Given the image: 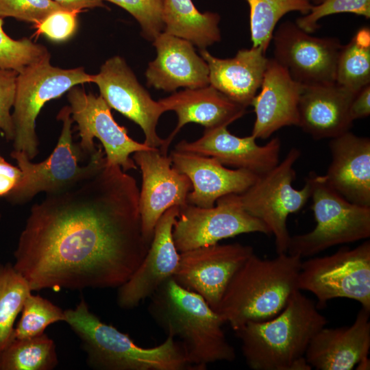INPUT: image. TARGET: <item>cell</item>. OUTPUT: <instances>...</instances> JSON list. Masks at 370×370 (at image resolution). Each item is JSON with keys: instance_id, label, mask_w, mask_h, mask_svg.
<instances>
[{"instance_id": "1", "label": "cell", "mask_w": 370, "mask_h": 370, "mask_svg": "<svg viewBox=\"0 0 370 370\" xmlns=\"http://www.w3.org/2000/svg\"><path fill=\"white\" fill-rule=\"evenodd\" d=\"M136 180L106 163L30 209L14 253L32 291L119 288L145 257Z\"/></svg>"}, {"instance_id": "2", "label": "cell", "mask_w": 370, "mask_h": 370, "mask_svg": "<svg viewBox=\"0 0 370 370\" xmlns=\"http://www.w3.org/2000/svg\"><path fill=\"white\" fill-rule=\"evenodd\" d=\"M327 319L315 303L295 291L275 317L249 321L234 330L245 362L252 370H311L305 354Z\"/></svg>"}, {"instance_id": "3", "label": "cell", "mask_w": 370, "mask_h": 370, "mask_svg": "<svg viewBox=\"0 0 370 370\" xmlns=\"http://www.w3.org/2000/svg\"><path fill=\"white\" fill-rule=\"evenodd\" d=\"M149 299L148 312L152 319L167 336L180 339L195 370L235 360V349L222 328L223 321L201 296L182 287L172 277Z\"/></svg>"}, {"instance_id": "4", "label": "cell", "mask_w": 370, "mask_h": 370, "mask_svg": "<svg viewBox=\"0 0 370 370\" xmlns=\"http://www.w3.org/2000/svg\"><path fill=\"white\" fill-rule=\"evenodd\" d=\"M301 262L288 253L272 259L254 253L231 279L215 312L234 331L247 322L275 317L298 290Z\"/></svg>"}, {"instance_id": "5", "label": "cell", "mask_w": 370, "mask_h": 370, "mask_svg": "<svg viewBox=\"0 0 370 370\" xmlns=\"http://www.w3.org/2000/svg\"><path fill=\"white\" fill-rule=\"evenodd\" d=\"M64 321L80 338L88 366L97 370H195L179 341L168 335L160 345L143 347L103 322L84 300L64 310Z\"/></svg>"}, {"instance_id": "6", "label": "cell", "mask_w": 370, "mask_h": 370, "mask_svg": "<svg viewBox=\"0 0 370 370\" xmlns=\"http://www.w3.org/2000/svg\"><path fill=\"white\" fill-rule=\"evenodd\" d=\"M57 119L62 122L61 133L55 149L47 159L34 163L22 151L11 152L22 177L17 186L6 197L10 203L23 204L39 193L52 194L64 190L87 179L106 163L102 146L98 145L90 157L79 144L73 143V121L69 106L62 108Z\"/></svg>"}, {"instance_id": "7", "label": "cell", "mask_w": 370, "mask_h": 370, "mask_svg": "<svg viewBox=\"0 0 370 370\" xmlns=\"http://www.w3.org/2000/svg\"><path fill=\"white\" fill-rule=\"evenodd\" d=\"M306 179L316 226L308 233L291 236L288 254L310 257L333 246L369 238L370 207L345 199L327 184L323 175L311 171Z\"/></svg>"}, {"instance_id": "8", "label": "cell", "mask_w": 370, "mask_h": 370, "mask_svg": "<svg viewBox=\"0 0 370 370\" xmlns=\"http://www.w3.org/2000/svg\"><path fill=\"white\" fill-rule=\"evenodd\" d=\"M92 82V75L84 68L64 69L50 64V56L27 66L18 73L14 112L12 145L32 160L38 153L36 121L44 105L71 88Z\"/></svg>"}, {"instance_id": "9", "label": "cell", "mask_w": 370, "mask_h": 370, "mask_svg": "<svg viewBox=\"0 0 370 370\" xmlns=\"http://www.w3.org/2000/svg\"><path fill=\"white\" fill-rule=\"evenodd\" d=\"M300 156L298 149L291 148L282 162L238 194L243 209L264 223L273 235L278 254L288 251L291 236L288 217L301 210L310 197V184L306 178L302 188L293 187L296 177L294 164Z\"/></svg>"}, {"instance_id": "10", "label": "cell", "mask_w": 370, "mask_h": 370, "mask_svg": "<svg viewBox=\"0 0 370 370\" xmlns=\"http://www.w3.org/2000/svg\"><path fill=\"white\" fill-rule=\"evenodd\" d=\"M297 288L313 294L319 306L333 299L347 298L370 311V241L301 262Z\"/></svg>"}, {"instance_id": "11", "label": "cell", "mask_w": 370, "mask_h": 370, "mask_svg": "<svg viewBox=\"0 0 370 370\" xmlns=\"http://www.w3.org/2000/svg\"><path fill=\"white\" fill-rule=\"evenodd\" d=\"M254 232L271 234L264 223L243 209L238 194H230L218 199L211 208L189 204L180 207L172 235L177 250L182 253Z\"/></svg>"}, {"instance_id": "12", "label": "cell", "mask_w": 370, "mask_h": 370, "mask_svg": "<svg viewBox=\"0 0 370 370\" xmlns=\"http://www.w3.org/2000/svg\"><path fill=\"white\" fill-rule=\"evenodd\" d=\"M68 92L71 118L77 123L80 137L79 145L83 152L88 156L95 152L97 147L93 139L97 138L101 143L108 164L118 165L125 172L137 169L130 155L154 147L131 138L126 128L115 121L111 108L100 95L86 93L76 86Z\"/></svg>"}, {"instance_id": "13", "label": "cell", "mask_w": 370, "mask_h": 370, "mask_svg": "<svg viewBox=\"0 0 370 370\" xmlns=\"http://www.w3.org/2000/svg\"><path fill=\"white\" fill-rule=\"evenodd\" d=\"M273 58L301 85L336 82L343 45L334 37H315L287 21L274 30Z\"/></svg>"}, {"instance_id": "14", "label": "cell", "mask_w": 370, "mask_h": 370, "mask_svg": "<svg viewBox=\"0 0 370 370\" xmlns=\"http://www.w3.org/2000/svg\"><path fill=\"white\" fill-rule=\"evenodd\" d=\"M254 253L251 246L238 243L188 250L180 253L173 278L182 287L201 296L216 311L231 279Z\"/></svg>"}, {"instance_id": "15", "label": "cell", "mask_w": 370, "mask_h": 370, "mask_svg": "<svg viewBox=\"0 0 370 370\" xmlns=\"http://www.w3.org/2000/svg\"><path fill=\"white\" fill-rule=\"evenodd\" d=\"M92 82L99 88L100 96L113 108L138 125L145 134V143L160 148L164 139L156 127L164 110L141 86L125 60L119 56L108 59L99 72L92 75Z\"/></svg>"}, {"instance_id": "16", "label": "cell", "mask_w": 370, "mask_h": 370, "mask_svg": "<svg viewBox=\"0 0 370 370\" xmlns=\"http://www.w3.org/2000/svg\"><path fill=\"white\" fill-rule=\"evenodd\" d=\"M132 159L140 169L142 185L139 190V210L143 234L151 243L156 223L169 208L188 204L192 188L189 178L172 166L169 156L159 148L138 151Z\"/></svg>"}, {"instance_id": "17", "label": "cell", "mask_w": 370, "mask_h": 370, "mask_svg": "<svg viewBox=\"0 0 370 370\" xmlns=\"http://www.w3.org/2000/svg\"><path fill=\"white\" fill-rule=\"evenodd\" d=\"M179 212L180 207H171L156 223L145 257L129 280L118 288L116 302L121 308L137 307L173 277L180 253L175 247L172 232Z\"/></svg>"}, {"instance_id": "18", "label": "cell", "mask_w": 370, "mask_h": 370, "mask_svg": "<svg viewBox=\"0 0 370 370\" xmlns=\"http://www.w3.org/2000/svg\"><path fill=\"white\" fill-rule=\"evenodd\" d=\"M227 127L205 129L201 138L193 142L183 140L175 145V150L212 157L223 165L245 169L258 176L280 162L281 140L278 137L264 145H258L252 135L238 137Z\"/></svg>"}, {"instance_id": "19", "label": "cell", "mask_w": 370, "mask_h": 370, "mask_svg": "<svg viewBox=\"0 0 370 370\" xmlns=\"http://www.w3.org/2000/svg\"><path fill=\"white\" fill-rule=\"evenodd\" d=\"M152 44L157 56L145 72L148 86L175 92L180 87L194 89L210 85L208 66L191 42L162 32Z\"/></svg>"}, {"instance_id": "20", "label": "cell", "mask_w": 370, "mask_h": 370, "mask_svg": "<svg viewBox=\"0 0 370 370\" xmlns=\"http://www.w3.org/2000/svg\"><path fill=\"white\" fill-rule=\"evenodd\" d=\"M169 156L172 166L191 182L193 190L188 195V204L201 208L213 207L223 196L243 193L258 177L245 169H227L212 157L175 149Z\"/></svg>"}, {"instance_id": "21", "label": "cell", "mask_w": 370, "mask_h": 370, "mask_svg": "<svg viewBox=\"0 0 370 370\" xmlns=\"http://www.w3.org/2000/svg\"><path fill=\"white\" fill-rule=\"evenodd\" d=\"M301 87L284 66L269 58L260 90L251 103L256 114L251 135L266 139L284 127L298 126Z\"/></svg>"}, {"instance_id": "22", "label": "cell", "mask_w": 370, "mask_h": 370, "mask_svg": "<svg viewBox=\"0 0 370 370\" xmlns=\"http://www.w3.org/2000/svg\"><path fill=\"white\" fill-rule=\"evenodd\" d=\"M370 311L361 307L349 326L322 328L311 339L305 354L317 370H352L369 358Z\"/></svg>"}, {"instance_id": "23", "label": "cell", "mask_w": 370, "mask_h": 370, "mask_svg": "<svg viewBox=\"0 0 370 370\" xmlns=\"http://www.w3.org/2000/svg\"><path fill=\"white\" fill-rule=\"evenodd\" d=\"M332 161L323 177L353 204L370 207V139L348 131L331 138Z\"/></svg>"}, {"instance_id": "24", "label": "cell", "mask_w": 370, "mask_h": 370, "mask_svg": "<svg viewBox=\"0 0 370 370\" xmlns=\"http://www.w3.org/2000/svg\"><path fill=\"white\" fill-rule=\"evenodd\" d=\"M164 112L174 111L177 123L173 132L164 139L159 148L160 153L168 155L170 144L188 123H196L205 129L228 126L241 118L247 108L234 101L210 85L199 88H186L160 99Z\"/></svg>"}, {"instance_id": "25", "label": "cell", "mask_w": 370, "mask_h": 370, "mask_svg": "<svg viewBox=\"0 0 370 370\" xmlns=\"http://www.w3.org/2000/svg\"><path fill=\"white\" fill-rule=\"evenodd\" d=\"M356 94L336 82L302 85L298 126L315 140L331 139L349 131L353 121L349 108Z\"/></svg>"}, {"instance_id": "26", "label": "cell", "mask_w": 370, "mask_h": 370, "mask_svg": "<svg viewBox=\"0 0 370 370\" xmlns=\"http://www.w3.org/2000/svg\"><path fill=\"white\" fill-rule=\"evenodd\" d=\"M261 47L241 49L233 58L221 59L206 49L200 56L209 69L210 85L247 108L260 89L268 59Z\"/></svg>"}, {"instance_id": "27", "label": "cell", "mask_w": 370, "mask_h": 370, "mask_svg": "<svg viewBox=\"0 0 370 370\" xmlns=\"http://www.w3.org/2000/svg\"><path fill=\"white\" fill-rule=\"evenodd\" d=\"M163 32L186 40L199 49L221 40L218 13L200 12L191 0H162Z\"/></svg>"}, {"instance_id": "28", "label": "cell", "mask_w": 370, "mask_h": 370, "mask_svg": "<svg viewBox=\"0 0 370 370\" xmlns=\"http://www.w3.org/2000/svg\"><path fill=\"white\" fill-rule=\"evenodd\" d=\"M58 363L56 344L45 332L13 338L0 352V370H51Z\"/></svg>"}, {"instance_id": "29", "label": "cell", "mask_w": 370, "mask_h": 370, "mask_svg": "<svg viewBox=\"0 0 370 370\" xmlns=\"http://www.w3.org/2000/svg\"><path fill=\"white\" fill-rule=\"evenodd\" d=\"M336 83L357 93L370 84V29H358L350 41L342 45L336 72Z\"/></svg>"}, {"instance_id": "30", "label": "cell", "mask_w": 370, "mask_h": 370, "mask_svg": "<svg viewBox=\"0 0 370 370\" xmlns=\"http://www.w3.org/2000/svg\"><path fill=\"white\" fill-rule=\"evenodd\" d=\"M249 7V27L252 47L267 51L276 25L288 12L309 13L311 0H245Z\"/></svg>"}, {"instance_id": "31", "label": "cell", "mask_w": 370, "mask_h": 370, "mask_svg": "<svg viewBox=\"0 0 370 370\" xmlns=\"http://www.w3.org/2000/svg\"><path fill=\"white\" fill-rule=\"evenodd\" d=\"M32 291L13 264L0 263V352L12 340L15 320Z\"/></svg>"}, {"instance_id": "32", "label": "cell", "mask_w": 370, "mask_h": 370, "mask_svg": "<svg viewBox=\"0 0 370 370\" xmlns=\"http://www.w3.org/2000/svg\"><path fill=\"white\" fill-rule=\"evenodd\" d=\"M21 313L13 338H27L42 334L49 325L65 320L64 310L49 300L32 293L26 298Z\"/></svg>"}, {"instance_id": "33", "label": "cell", "mask_w": 370, "mask_h": 370, "mask_svg": "<svg viewBox=\"0 0 370 370\" xmlns=\"http://www.w3.org/2000/svg\"><path fill=\"white\" fill-rule=\"evenodd\" d=\"M0 17V69H10L18 73L27 66L49 57L47 48L27 38L14 40L3 30Z\"/></svg>"}, {"instance_id": "34", "label": "cell", "mask_w": 370, "mask_h": 370, "mask_svg": "<svg viewBox=\"0 0 370 370\" xmlns=\"http://www.w3.org/2000/svg\"><path fill=\"white\" fill-rule=\"evenodd\" d=\"M340 13H352L370 18V0H324L312 6L308 14L299 17L295 23L304 31L312 34L323 17Z\"/></svg>"}, {"instance_id": "35", "label": "cell", "mask_w": 370, "mask_h": 370, "mask_svg": "<svg viewBox=\"0 0 370 370\" xmlns=\"http://www.w3.org/2000/svg\"><path fill=\"white\" fill-rule=\"evenodd\" d=\"M125 10L139 23L141 34L152 41L163 32L162 0H106Z\"/></svg>"}, {"instance_id": "36", "label": "cell", "mask_w": 370, "mask_h": 370, "mask_svg": "<svg viewBox=\"0 0 370 370\" xmlns=\"http://www.w3.org/2000/svg\"><path fill=\"white\" fill-rule=\"evenodd\" d=\"M64 10L52 0H0V17H13L36 25L51 13Z\"/></svg>"}, {"instance_id": "37", "label": "cell", "mask_w": 370, "mask_h": 370, "mask_svg": "<svg viewBox=\"0 0 370 370\" xmlns=\"http://www.w3.org/2000/svg\"><path fill=\"white\" fill-rule=\"evenodd\" d=\"M18 73L0 69V134L8 141L14 137V127L10 110L13 107Z\"/></svg>"}, {"instance_id": "38", "label": "cell", "mask_w": 370, "mask_h": 370, "mask_svg": "<svg viewBox=\"0 0 370 370\" xmlns=\"http://www.w3.org/2000/svg\"><path fill=\"white\" fill-rule=\"evenodd\" d=\"M78 12L60 10L47 16L36 24L38 34H45L54 41H64L75 33L77 27Z\"/></svg>"}, {"instance_id": "39", "label": "cell", "mask_w": 370, "mask_h": 370, "mask_svg": "<svg viewBox=\"0 0 370 370\" xmlns=\"http://www.w3.org/2000/svg\"><path fill=\"white\" fill-rule=\"evenodd\" d=\"M21 177L20 168L8 162L0 154V197H6L17 186Z\"/></svg>"}, {"instance_id": "40", "label": "cell", "mask_w": 370, "mask_h": 370, "mask_svg": "<svg viewBox=\"0 0 370 370\" xmlns=\"http://www.w3.org/2000/svg\"><path fill=\"white\" fill-rule=\"evenodd\" d=\"M370 114V84L362 88L352 99L349 116L354 121L368 116Z\"/></svg>"}, {"instance_id": "41", "label": "cell", "mask_w": 370, "mask_h": 370, "mask_svg": "<svg viewBox=\"0 0 370 370\" xmlns=\"http://www.w3.org/2000/svg\"><path fill=\"white\" fill-rule=\"evenodd\" d=\"M64 10L79 12L86 8L105 7L103 0H52Z\"/></svg>"}, {"instance_id": "42", "label": "cell", "mask_w": 370, "mask_h": 370, "mask_svg": "<svg viewBox=\"0 0 370 370\" xmlns=\"http://www.w3.org/2000/svg\"><path fill=\"white\" fill-rule=\"evenodd\" d=\"M313 2H314V5H317V4H319V3H321V2H323L324 0H312Z\"/></svg>"}, {"instance_id": "43", "label": "cell", "mask_w": 370, "mask_h": 370, "mask_svg": "<svg viewBox=\"0 0 370 370\" xmlns=\"http://www.w3.org/2000/svg\"><path fill=\"white\" fill-rule=\"evenodd\" d=\"M0 219H1V214H0Z\"/></svg>"}]
</instances>
